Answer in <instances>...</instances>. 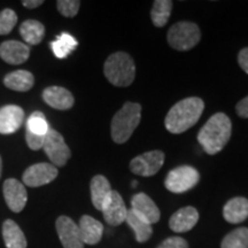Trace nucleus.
Listing matches in <instances>:
<instances>
[{
    "label": "nucleus",
    "mask_w": 248,
    "mask_h": 248,
    "mask_svg": "<svg viewBox=\"0 0 248 248\" xmlns=\"http://www.w3.org/2000/svg\"><path fill=\"white\" fill-rule=\"evenodd\" d=\"M232 123L224 113H217L207 121L198 133V141L207 154L214 155L221 152L230 140Z\"/></svg>",
    "instance_id": "nucleus-1"
},
{
    "label": "nucleus",
    "mask_w": 248,
    "mask_h": 248,
    "mask_svg": "<svg viewBox=\"0 0 248 248\" xmlns=\"http://www.w3.org/2000/svg\"><path fill=\"white\" fill-rule=\"evenodd\" d=\"M204 102L200 98H186L173 105L168 111L164 125L169 132L179 135L194 125L202 115Z\"/></svg>",
    "instance_id": "nucleus-2"
},
{
    "label": "nucleus",
    "mask_w": 248,
    "mask_h": 248,
    "mask_svg": "<svg viewBox=\"0 0 248 248\" xmlns=\"http://www.w3.org/2000/svg\"><path fill=\"white\" fill-rule=\"evenodd\" d=\"M141 106L137 102H125L111 120V138L116 144L129 140L133 131L140 123Z\"/></svg>",
    "instance_id": "nucleus-3"
},
{
    "label": "nucleus",
    "mask_w": 248,
    "mask_h": 248,
    "mask_svg": "<svg viewBox=\"0 0 248 248\" xmlns=\"http://www.w3.org/2000/svg\"><path fill=\"white\" fill-rule=\"evenodd\" d=\"M104 73L113 85L126 88L131 85L136 77L135 62L128 53L116 52L108 57L105 62Z\"/></svg>",
    "instance_id": "nucleus-4"
},
{
    "label": "nucleus",
    "mask_w": 248,
    "mask_h": 248,
    "mask_svg": "<svg viewBox=\"0 0 248 248\" xmlns=\"http://www.w3.org/2000/svg\"><path fill=\"white\" fill-rule=\"evenodd\" d=\"M201 33L197 24L187 21H182L170 28L168 31L169 45L177 51H188L200 42Z\"/></svg>",
    "instance_id": "nucleus-5"
},
{
    "label": "nucleus",
    "mask_w": 248,
    "mask_h": 248,
    "mask_svg": "<svg viewBox=\"0 0 248 248\" xmlns=\"http://www.w3.org/2000/svg\"><path fill=\"white\" fill-rule=\"evenodd\" d=\"M200 175L197 169L190 166H182L172 169L167 176L164 185L172 193H184L198 184Z\"/></svg>",
    "instance_id": "nucleus-6"
},
{
    "label": "nucleus",
    "mask_w": 248,
    "mask_h": 248,
    "mask_svg": "<svg viewBox=\"0 0 248 248\" xmlns=\"http://www.w3.org/2000/svg\"><path fill=\"white\" fill-rule=\"evenodd\" d=\"M43 150L48 156V159L52 161L54 167L66 166L68 160L71 156L70 148L68 147L63 137L58 131L51 128L45 136Z\"/></svg>",
    "instance_id": "nucleus-7"
},
{
    "label": "nucleus",
    "mask_w": 248,
    "mask_h": 248,
    "mask_svg": "<svg viewBox=\"0 0 248 248\" xmlns=\"http://www.w3.org/2000/svg\"><path fill=\"white\" fill-rule=\"evenodd\" d=\"M164 163V153L161 151H151L136 156L130 162V169L135 175L150 177L159 172Z\"/></svg>",
    "instance_id": "nucleus-8"
},
{
    "label": "nucleus",
    "mask_w": 248,
    "mask_h": 248,
    "mask_svg": "<svg viewBox=\"0 0 248 248\" xmlns=\"http://www.w3.org/2000/svg\"><path fill=\"white\" fill-rule=\"evenodd\" d=\"M58 169L53 164L36 163L30 166L24 171L22 179L23 183L29 187H39L53 182L58 177Z\"/></svg>",
    "instance_id": "nucleus-9"
},
{
    "label": "nucleus",
    "mask_w": 248,
    "mask_h": 248,
    "mask_svg": "<svg viewBox=\"0 0 248 248\" xmlns=\"http://www.w3.org/2000/svg\"><path fill=\"white\" fill-rule=\"evenodd\" d=\"M55 228L63 248H84L80 238L78 225L70 217L60 216L55 222Z\"/></svg>",
    "instance_id": "nucleus-10"
},
{
    "label": "nucleus",
    "mask_w": 248,
    "mask_h": 248,
    "mask_svg": "<svg viewBox=\"0 0 248 248\" xmlns=\"http://www.w3.org/2000/svg\"><path fill=\"white\" fill-rule=\"evenodd\" d=\"M128 208L121 197L119 192L111 191L106 201L104 202L101 212L104 214V218L109 225L117 226L125 221Z\"/></svg>",
    "instance_id": "nucleus-11"
},
{
    "label": "nucleus",
    "mask_w": 248,
    "mask_h": 248,
    "mask_svg": "<svg viewBox=\"0 0 248 248\" xmlns=\"http://www.w3.org/2000/svg\"><path fill=\"white\" fill-rule=\"evenodd\" d=\"M4 198L8 208L14 213H21L26 207L28 193L26 187L21 182L15 178L6 179L2 186Z\"/></svg>",
    "instance_id": "nucleus-12"
},
{
    "label": "nucleus",
    "mask_w": 248,
    "mask_h": 248,
    "mask_svg": "<svg viewBox=\"0 0 248 248\" xmlns=\"http://www.w3.org/2000/svg\"><path fill=\"white\" fill-rule=\"evenodd\" d=\"M30 57L29 46L17 40H6L0 45V58L6 63L17 64L24 63Z\"/></svg>",
    "instance_id": "nucleus-13"
},
{
    "label": "nucleus",
    "mask_w": 248,
    "mask_h": 248,
    "mask_svg": "<svg viewBox=\"0 0 248 248\" xmlns=\"http://www.w3.org/2000/svg\"><path fill=\"white\" fill-rule=\"evenodd\" d=\"M131 209L137 215L146 219L151 225L159 222L161 216L160 210L147 194L137 193L133 195L131 199Z\"/></svg>",
    "instance_id": "nucleus-14"
},
{
    "label": "nucleus",
    "mask_w": 248,
    "mask_h": 248,
    "mask_svg": "<svg viewBox=\"0 0 248 248\" xmlns=\"http://www.w3.org/2000/svg\"><path fill=\"white\" fill-rule=\"evenodd\" d=\"M24 120V111L15 105L0 108V133L11 135L21 128Z\"/></svg>",
    "instance_id": "nucleus-15"
},
{
    "label": "nucleus",
    "mask_w": 248,
    "mask_h": 248,
    "mask_svg": "<svg viewBox=\"0 0 248 248\" xmlns=\"http://www.w3.org/2000/svg\"><path fill=\"white\" fill-rule=\"evenodd\" d=\"M43 100L48 105L49 107L55 108L59 110L70 109L74 106L73 94L67 89L61 86H49L43 91Z\"/></svg>",
    "instance_id": "nucleus-16"
},
{
    "label": "nucleus",
    "mask_w": 248,
    "mask_h": 248,
    "mask_svg": "<svg viewBox=\"0 0 248 248\" xmlns=\"http://www.w3.org/2000/svg\"><path fill=\"white\" fill-rule=\"evenodd\" d=\"M199 221V213L194 207H184L170 217L169 226L176 233L190 231Z\"/></svg>",
    "instance_id": "nucleus-17"
},
{
    "label": "nucleus",
    "mask_w": 248,
    "mask_h": 248,
    "mask_svg": "<svg viewBox=\"0 0 248 248\" xmlns=\"http://www.w3.org/2000/svg\"><path fill=\"white\" fill-rule=\"evenodd\" d=\"M78 229L83 244L86 245H97L104 233V225L89 215L80 217Z\"/></svg>",
    "instance_id": "nucleus-18"
},
{
    "label": "nucleus",
    "mask_w": 248,
    "mask_h": 248,
    "mask_svg": "<svg viewBox=\"0 0 248 248\" xmlns=\"http://www.w3.org/2000/svg\"><path fill=\"white\" fill-rule=\"evenodd\" d=\"M225 221L231 224H239L248 218V199L237 197L229 200L223 208Z\"/></svg>",
    "instance_id": "nucleus-19"
},
{
    "label": "nucleus",
    "mask_w": 248,
    "mask_h": 248,
    "mask_svg": "<svg viewBox=\"0 0 248 248\" xmlns=\"http://www.w3.org/2000/svg\"><path fill=\"white\" fill-rule=\"evenodd\" d=\"M2 238L6 248H27L26 235L13 219H6L2 223Z\"/></svg>",
    "instance_id": "nucleus-20"
},
{
    "label": "nucleus",
    "mask_w": 248,
    "mask_h": 248,
    "mask_svg": "<svg viewBox=\"0 0 248 248\" xmlns=\"http://www.w3.org/2000/svg\"><path fill=\"white\" fill-rule=\"evenodd\" d=\"M6 88L17 92H27L35 84V77L28 70H16L5 76Z\"/></svg>",
    "instance_id": "nucleus-21"
},
{
    "label": "nucleus",
    "mask_w": 248,
    "mask_h": 248,
    "mask_svg": "<svg viewBox=\"0 0 248 248\" xmlns=\"http://www.w3.org/2000/svg\"><path fill=\"white\" fill-rule=\"evenodd\" d=\"M90 190H91V200L93 206L95 209L101 210L104 202L106 201L108 195L113 191L110 187L109 182L105 176L97 175L91 179V185H90Z\"/></svg>",
    "instance_id": "nucleus-22"
},
{
    "label": "nucleus",
    "mask_w": 248,
    "mask_h": 248,
    "mask_svg": "<svg viewBox=\"0 0 248 248\" xmlns=\"http://www.w3.org/2000/svg\"><path fill=\"white\" fill-rule=\"evenodd\" d=\"M125 222L128 223L130 228L135 231L136 234V240L138 243H145L151 238L153 230H152V225L148 223L146 219H144L142 217L137 215L132 209L128 210L126 214Z\"/></svg>",
    "instance_id": "nucleus-23"
},
{
    "label": "nucleus",
    "mask_w": 248,
    "mask_h": 248,
    "mask_svg": "<svg viewBox=\"0 0 248 248\" xmlns=\"http://www.w3.org/2000/svg\"><path fill=\"white\" fill-rule=\"evenodd\" d=\"M20 33L28 44L38 45L44 38L45 27L39 21L27 20L21 24Z\"/></svg>",
    "instance_id": "nucleus-24"
},
{
    "label": "nucleus",
    "mask_w": 248,
    "mask_h": 248,
    "mask_svg": "<svg viewBox=\"0 0 248 248\" xmlns=\"http://www.w3.org/2000/svg\"><path fill=\"white\" fill-rule=\"evenodd\" d=\"M77 45H78V42L67 32L61 33L54 42L51 43L52 51L59 59L67 58L77 47Z\"/></svg>",
    "instance_id": "nucleus-25"
},
{
    "label": "nucleus",
    "mask_w": 248,
    "mask_h": 248,
    "mask_svg": "<svg viewBox=\"0 0 248 248\" xmlns=\"http://www.w3.org/2000/svg\"><path fill=\"white\" fill-rule=\"evenodd\" d=\"M172 9V1L170 0H156L154 1L151 12V17L155 27H164L168 22Z\"/></svg>",
    "instance_id": "nucleus-26"
},
{
    "label": "nucleus",
    "mask_w": 248,
    "mask_h": 248,
    "mask_svg": "<svg viewBox=\"0 0 248 248\" xmlns=\"http://www.w3.org/2000/svg\"><path fill=\"white\" fill-rule=\"evenodd\" d=\"M221 248H248V228H238L226 234Z\"/></svg>",
    "instance_id": "nucleus-27"
},
{
    "label": "nucleus",
    "mask_w": 248,
    "mask_h": 248,
    "mask_svg": "<svg viewBox=\"0 0 248 248\" xmlns=\"http://www.w3.org/2000/svg\"><path fill=\"white\" fill-rule=\"evenodd\" d=\"M27 130L35 133V135L46 136V133L49 130V126L42 111H35V113L31 114L27 122Z\"/></svg>",
    "instance_id": "nucleus-28"
},
{
    "label": "nucleus",
    "mask_w": 248,
    "mask_h": 248,
    "mask_svg": "<svg viewBox=\"0 0 248 248\" xmlns=\"http://www.w3.org/2000/svg\"><path fill=\"white\" fill-rule=\"evenodd\" d=\"M17 23V15L13 9L5 8L0 12V35H8Z\"/></svg>",
    "instance_id": "nucleus-29"
},
{
    "label": "nucleus",
    "mask_w": 248,
    "mask_h": 248,
    "mask_svg": "<svg viewBox=\"0 0 248 248\" xmlns=\"http://www.w3.org/2000/svg\"><path fill=\"white\" fill-rule=\"evenodd\" d=\"M80 1L78 0H59L57 1L58 11L66 17L76 16L79 11Z\"/></svg>",
    "instance_id": "nucleus-30"
},
{
    "label": "nucleus",
    "mask_w": 248,
    "mask_h": 248,
    "mask_svg": "<svg viewBox=\"0 0 248 248\" xmlns=\"http://www.w3.org/2000/svg\"><path fill=\"white\" fill-rule=\"evenodd\" d=\"M45 136H38L35 133L30 132L29 130H27L26 132V140L29 148L32 151H38L40 148H43V144H44Z\"/></svg>",
    "instance_id": "nucleus-31"
},
{
    "label": "nucleus",
    "mask_w": 248,
    "mask_h": 248,
    "mask_svg": "<svg viewBox=\"0 0 248 248\" xmlns=\"http://www.w3.org/2000/svg\"><path fill=\"white\" fill-rule=\"evenodd\" d=\"M157 248H188V245L181 237H170L162 241V244Z\"/></svg>",
    "instance_id": "nucleus-32"
},
{
    "label": "nucleus",
    "mask_w": 248,
    "mask_h": 248,
    "mask_svg": "<svg viewBox=\"0 0 248 248\" xmlns=\"http://www.w3.org/2000/svg\"><path fill=\"white\" fill-rule=\"evenodd\" d=\"M235 110H237V114L240 117L248 119V95L238 102L237 106H235Z\"/></svg>",
    "instance_id": "nucleus-33"
},
{
    "label": "nucleus",
    "mask_w": 248,
    "mask_h": 248,
    "mask_svg": "<svg viewBox=\"0 0 248 248\" xmlns=\"http://www.w3.org/2000/svg\"><path fill=\"white\" fill-rule=\"evenodd\" d=\"M238 63L245 73L248 74V47L243 48L238 54Z\"/></svg>",
    "instance_id": "nucleus-34"
},
{
    "label": "nucleus",
    "mask_w": 248,
    "mask_h": 248,
    "mask_svg": "<svg viewBox=\"0 0 248 248\" xmlns=\"http://www.w3.org/2000/svg\"><path fill=\"white\" fill-rule=\"evenodd\" d=\"M43 4H44V1H43V0H23L22 1V5L24 6V7L29 8V9L37 8Z\"/></svg>",
    "instance_id": "nucleus-35"
},
{
    "label": "nucleus",
    "mask_w": 248,
    "mask_h": 248,
    "mask_svg": "<svg viewBox=\"0 0 248 248\" xmlns=\"http://www.w3.org/2000/svg\"><path fill=\"white\" fill-rule=\"evenodd\" d=\"M1 170H2V161H1V156H0V177H1Z\"/></svg>",
    "instance_id": "nucleus-36"
},
{
    "label": "nucleus",
    "mask_w": 248,
    "mask_h": 248,
    "mask_svg": "<svg viewBox=\"0 0 248 248\" xmlns=\"http://www.w3.org/2000/svg\"><path fill=\"white\" fill-rule=\"evenodd\" d=\"M136 185H137V182H136V181H135V182H132V186H133V187H135Z\"/></svg>",
    "instance_id": "nucleus-37"
}]
</instances>
